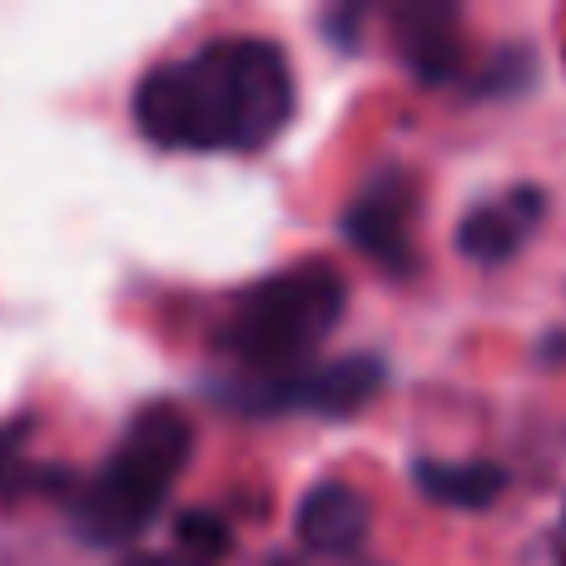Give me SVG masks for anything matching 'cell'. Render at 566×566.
<instances>
[{"label": "cell", "mask_w": 566, "mask_h": 566, "mask_svg": "<svg viewBox=\"0 0 566 566\" xmlns=\"http://www.w3.org/2000/svg\"><path fill=\"white\" fill-rule=\"evenodd\" d=\"M542 219V195L537 189H517L507 199H492V205L472 209L458 229V249L478 264H507L522 244L532 239Z\"/></svg>", "instance_id": "8"}, {"label": "cell", "mask_w": 566, "mask_h": 566, "mask_svg": "<svg viewBox=\"0 0 566 566\" xmlns=\"http://www.w3.org/2000/svg\"><path fill=\"white\" fill-rule=\"evenodd\" d=\"M343 303H348V283L333 264L283 269L239 293L219 333V348L274 378L279 368L308 358L338 328Z\"/></svg>", "instance_id": "3"}, {"label": "cell", "mask_w": 566, "mask_h": 566, "mask_svg": "<svg viewBox=\"0 0 566 566\" xmlns=\"http://www.w3.org/2000/svg\"><path fill=\"white\" fill-rule=\"evenodd\" d=\"M373 512L343 482H318L308 497L298 502V542L318 557H353L368 542Z\"/></svg>", "instance_id": "6"}, {"label": "cell", "mask_w": 566, "mask_h": 566, "mask_svg": "<svg viewBox=\"0 0 566 566\" xmlns=\"http://www.w3.org/2000/svg\"><path fill=\"white\" fill-rule=\"evenodd\" d=\"M195 432L189 418L175 402H155L129 422L125 442L109 452V462L75 488V522L90 542H129L155 522V512L165 507V497L175 492L179 472L189 462Z\"/></svg>", "instance_id": "2"}, {"label": "cell", "mask_w": 566, "mask_h": 566, "mask_svg": "<svg viewBox=\"0 0 566 566\" xmlns=\"http://www.w3.org/2000/svg\"><path fill=\"white\" fill-rule=\"evenodd\" d=\"M139 135L165 149H264L293 119V70L269 40H209L155 65L135 90Z\"/></svg>", "instance_id": "1"}, {"label": "cell", "mask_w": 566, "mask_h": 566, "mask_svg": "<svg viewBox=\"0 0 566 566\" xmlns=\"http://www.w3.org/2000/svg\"><path fill=\"white\" fill-rule=\"evenodd\" d=\"M392 40H398L402 60L412 65V75L442 85L458 75L462 65V30L458 10L448 6H402L392 10Z\"/></svg>", "instance_id": "7"}, {"label": "cell", "mask_w": 566, "mask_h": 566, "mask_svg": "<svg viewBox=\"0 0 566 566\" xmlns=\"http://www.w3.org/2000/svg\"><path fill=\"white\" fill-rule=\"evenodd\" d=\"M412 478L432 502L458 512H482L507 492V472L492 462H418Z\"/></svg>", "instance_id": "9"}, {"label": "cell", "mask_w": 566, "mask_h": 566, "mask_svg": "<svg viewBox=\"0 0 566 566\" xmlns=\"http://www.w3.org/2000/svg\"><path fill=\"white\" fill-rule=\"evenodd\" d=\"M382 388V363L358 353L313 373H274L249 388H234V402L249 412H318V418H348L368 408Z\"/></svg>", "instance_id": "4"}, {"label": "cell", "mask_w": 566, "mask_h": 566, "mask_svg": "<svg viewBox=\"0 0 566 566\" xmlns=\"http://www.w3.org/2000/svg\"><path fill=\"white\" fill-rule=\"evenodd\" d=\"M179 547H185L179 557L209 566V562H219V552L229 547V527L214 517V512H189V517L179 522Z\"/></svg>", "instance_id": "11"}, {"label": "cell", "mask_w": 566, "mask_h": 566, "mask_svg": "<svg viewBox=\"0 0 566 566\" xmlns=\"http://www.w3.org/2000/svg\"><path fill=\"white\" fill-rule=\"evenodd\" d=\"M25 432L30 422L0 428V497H25V492H70L75 497V478L65 468H40L25 458Z\"/></svg>", "instance_id": "10"}, {"label": "cell", "mask_w": 566, "mask_h": 566, "mask_svg": "<svg viewBox=\"0 0 566 566\" xmlns=\"http://www.w3.org/2000/svg\"><path fill=\"white\" fill-rule=\"evenodd\" d=\"M412 214H418V195L412 179L398 169H382L378 179L358 189V199L343 214V234L358 254H368L388 274H408L412 269Z\"/></svg>", "instance_id": "5"}, {"label": "cell", "mask_w": 566, "mask_h": 566, "mask_svg": "<svg viewBox=\"0 0 566 566\" xmlns=\"http://www.w3.org/2000/svg\"><path fill=\"white\" fill-rule=\"evenodd\" d=\"M125 566H199V562H189V557H135V562H125Z\"/></svg>", "instance_id": "12"}]
</instances>
